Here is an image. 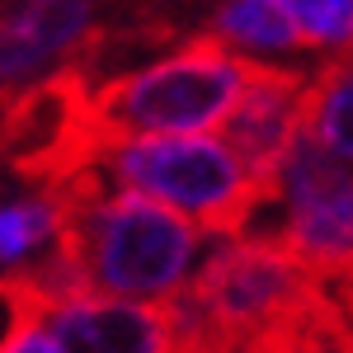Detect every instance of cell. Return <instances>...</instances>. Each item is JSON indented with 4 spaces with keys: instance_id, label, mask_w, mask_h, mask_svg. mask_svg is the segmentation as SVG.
Masks as SVG:
<instances>
[{
    "instance_id": "cell-4",
    "label": "cell",
    "mask_w": 353,
    "mask_h": 353,
    "mask_svg": "<svg viewBox=\"0 0 353 353\" xmlns=\"http://www.w3.org/2000/svg\"><path fill=\"white\" fill-rule=\"evenodd\" d=\"M250 76L254 61L208 33L94 90V113L109 137H208L236 113Z\"/></svg>"
},
{
    "instance_id": "cell-14",
    "label": "cell",
    "mask_w": 353,
    "mask_h": 353,
    "mask_svg": "<svg viewBox=\"0 0 353 353\" xmlns=\"http://www.w3.org/2000/svg\"><path fill=\"white\" fill-rule=\"evenodd\" d=\"M0 353H57V339L48 330V316L38 311H14L10 334H5V349Z\"/></svg>"
},
{
    "instance_id": "cell-3",
    "label": "cell",
    "mask_w": 353,
    "mask_h": 353,
    "mask_svg": "<svg viewBox=\"0 0 353 353\" xmlns=\"http://www.w3.org/2000/svg\"><path fill=\"white\" fill-rule=\"evenodd\" d=\"M99 170L113 189L141 193L221 241L245 236L269 193L217 137H109Z\"/></svg>"
},
{
    "instance_id": "cell-7",
    "label": "cell",
    "mask_w": 353,
    "mask_h": 353,
    "mask_svg": "<svg viewBox=\"0 0 353 353\" xmlns=\"http://www.w3.org/2000/svg\"><path fill=\"white\" fill-rule=\"evenodd\" d=\"M57 353H174L170 306L90 292L48 311Z\"/></svg>"
},
{
    "instance_id": "cell-2",
    "label": "cell",
    "mask_w": 353,
    "mask_h": 353,
    "mask_svg": "<svg viewBox=\"0 0 353 353\" xmlns=\"http://www.w3.org/2000/svg\"><path fill=\"white\" fill-rule=\"evenodd\" d=\"M321 283L283 241H217L193 283L170 301L174 353H245L321 301Z\"/></svg>"
},
{
    "instance_id": "cell-12",
    "label": "cell",
    "mask_w": 353,
    "mask_h": 353,
    "mask_svg": "<svg viewBox=\"0 0 353 353\" xmlns=\"http://www.w3.org/2000/svg\"><path fill=\"white\" fill-rule=\"evenodd\" d=\"M245 353H344V311L330 292H321V301L311 311H301L297 321L269 330Z\"/></svg>"
},
{
    "instance_id": "cell-1",
    "label": "cell",
    "mask_w": 353,
    "mask_h": 353,
    "mask_svg": "<svg viewBox=\"0 0 353 353\" xmlns=\"http://www.w3.org/2000/svg\"><path fill=\"white\" fill-rule=\"evenodd\" d=\"M66 198V236L71 254L81 259L94 292L146 306H170L189 288L193 259H198V226L170 212L161 203L123 193L104 179L94 165L71 189H57Z\"/></svg>"
},
{
    "instance_id": "cell-5",
    "label": "cell",
    "mask_w": 353,
    "mask_h": 353,
    "mask_svg": "<svg viewBox=\"0 0 353 353\" xmlns=\"http://www.w3.org/2000/svg\"><path fill=\"white\" fill-rule=\"evenodd\" d=\"M288 254L321 288H334L353 273V165L334 161L325 146L301 132L297 151L278 179Z\"/></svg>"
},
{
    "instance_id": "cell-11",
    "label": "cell",
    "mask_w": 353,
    "mask_h": 353,
    "mask_svg": "<svg viewBox=\"0 0 353 353\" xmlns=\"http://www.w3.org/2000/svg\"><path fill=\"white\" fill-rule=\"evenodd\" d=\"M61 236H66V198L57 189L5 203V212H0V259L10 273L24 269L38 254H48Z\"/></svg>"
},
{
    "instance_id": "cell-6",
    "label": "cell",
    "mask_w": 353,
    "mask_h": 353,
    "mask_svg": "<svg viewBox=\"0 0 353 353\" xmlns=\"http://www.w3.org/2000/svg\"><path fill=\"white\" fill-rule=\"evenodd\" d=\"M306 94H311V81L301 71L254 61V76L245 85L241 104L226 118V146L245 161V170L269 198H278L283 165L306 132Z\"/></svg>"
},
{
    "instance_id": "cell-15",
    "label": "cell",
    "mask_w": 353,
    "mask_h": 353,
    "mask_svg": "<svg viewBox=\"0 0 353 353\" xmlns=\"http://www.w3.org/2000/svg\"><path fill=\"white\" fill-rule=\"evenodd\" d=\"M325 292L339 301V311L353 321V273H349V278H339V283H334V288H325Z\"/></svg>"
},
{
    "instance_id": "cell-8",
    "label": "cell",
    "mask_w": 353,
    "mask_h": 353,
    "mask_svg": "<svg viewBox=\"0 0 353 353\" xmlns=\"http://www.w3.org/2000/svg\"><path fill=\"white\" fill-rule=\"evenodd\" d=\"M94 24L90 5L71 0H38V5H5L0 24V76L10 99L33 90L38 76H48L61 57L81 43Z\"/></svg>"
},
{
    "instance_id": "cell-10",
    "label": "cell",
    "mask_w": 353,
    "mask_h": 353,
    "mask_svg": "<svg viewBox=\"0 0 353 353\" xmlns=\"http://www.w3.org/2000/svg\"><path fill=\"white\" fill-rule=\"evenodd\" d=\"M306 137L325 146L334 161L353 165V57H330L311 76Z\"/></svg>"
},
{
    "instance_id": "cell-9",
    "label": "cell",
    "mask_w": 353,
    "mask_h": 353,
    "mask_svg": "<svg viewBox=\"0 0 353 353\" xmlns=\"http://www.w3.org/2000/svg\"><path fill=\"white\" fill-rule=\"evenodd\" d=\"M212 38H221L231 52H254V57H278L306 48L292 14V0H236V5H221L212 14Z\"/></svg>"
},
{
    "instance_id": "cell-16",
    "label": "cell",
    "mask_w": 353,
    "mask_h": 353,
    "mask_svg": "<svg viewBox=\"0 0 353 353\" xmlns=\"http://www.w3.org/2000/svg\"><path fill=\"white\" fill-rule=\"evenodd\" d=\"M344 353H353V321L344 316Z\"/></svg>"
},
{
    "instance_id": "cell-13",
    "label": "cell",
    "mask_w": 353,
    "mask_h": 353,
    "mask_svg": "<svg viewBox=\"0 0 353 353\" xmlns=\"http://www.w3.org/2000/svg\"><path fill=\"white\" fill-rule=\"evenodd\" d=\"M306 48H353V0H292Z\"/></svg>"
}]
</instances>
